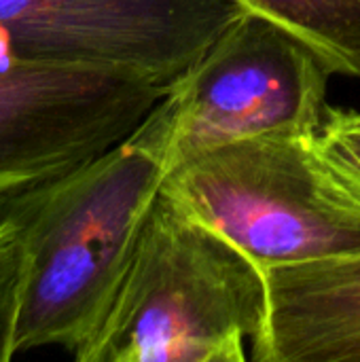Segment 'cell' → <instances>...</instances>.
<instances>
[{"label":"cell","instance_id":"cell-1","mask_svg":"<svg viewBox=\"0 0 360 362\" xmlns=\"http://www.w3.org/2000/svg\"><path fill=\"white\" fill-rule=\"evenodd\" d=\"M168 168L134 134L74 172L0 206L23 267L13 352L76 356L104 322Z\"/></svg>","mask_w":360,"mask_h":362},{"label":"cell","instance_id":"cell-2","mask_svg":"<svg viewBox=\"0 0 360 362\" xmlns=\"http://www.w3.org/2000/svg\"><path fill=\"white\" fill-rule=\"evenodd\" d=\"M269 316L263 269L157 195L115 301L79 362H244Z\"/></svg>","mask_w":360,"mask_h":362},{"label":"cell","instance_id":"cell-3","mask_svg":"<svg viewBox=\"0 0 360 362\" xmlns=\"http://www.w3.org/2000/svg\"><path fill=\"white\" fill-rule=\"evenodd\" d=\"M161 189L263 272L360 255V195L316 132L216 146L172 168Z\"/></svg>","mask_w":360,"mask_h":362},{"label":"cell","instance_id":"cell-4","mask_svg":"<svg viewBox=\"0 0 360 362\" xmlns=\"http://www.w3.org/2000/svg\"><path fill=\"white\" fill-rule=\"evenodd\" d=\"M331 70L289 28L246 11L178 76L134 132L168 172L216 146L316 132Z\"/></svg>","mask_w":360,"mask_h":362},{"label":"cell","instance_id":"cell-5","mask_svg":"<svg viewBox=\"0 0 360 362\" xmlns=\"http://www.w3.org/2000/svg\"><path fill=\"white\" fill-rule=\"evenodd\" d=\"M168 89L98 62H0V206L127 140Z\"/></svg>","mask_w":360,"mask_h":362},{"label":"cell","instance_id":"cell-6","mask_svg":"<svg viewBox=\"0 0 360 362\" xmlns=\"http://www.w3.org/2000/svg\"><path fill=\"white\" fill-rule=\"evenodd\" d=\"M244 13L238 0H0V62H98L172 85Z\"/></svg>","mask_w":360,"mask_h":362},{"label":"cell","instance_id":"cell-7","mask_svg":"<svg viewBox=\"0 0 360 362\" xmlns=\"http://www.w3.org/2000/svg\"><path fill=\"white\" fill-rule=\"evenodd\" d=\"M269 316L257 362H360V255L265 269Z\"/></svg>","mask_w":360,"mask_h":362},{"label":"cell","instance_id":"cell-8","mask_svg":"<svg viewBox=\"0 0 360 362\" xmlns=\"http://www.w3.org/2000/svg\"><path fill=\"white\" fill-rule=\"evenodd\" d=\"M289 28L325 62L331 74L360 76V0H238Z\"/></svg>","mask_w":360,"mask_h":362},{"label":"cell","instance_id":"cell-9","mask_svg":"<svg viewBox=\"0 0 360 362\" xmlns=\"http://www.w3.org/2000/svg\"><path fill=\"white\" fill-rule=\"evenodd\" d=\"M318 146L360 195V112L327 106L316 129Z\"/></svg>","mask_w":360,"mask_h":362},{"label":"cell","instance_id":"cell-10","mask_svg":"<svg viewBox=\"0 0 360 362\" xmlns=\"http://www.w3.org/2000/svg\"><path fill=\"white\" fill-rule=\"evenodd\" d=\"M23 252L17 229L0 218V362H8L13 352Z\"/></svg>","mask_w":360,"mask_h":362}]
</instances>
